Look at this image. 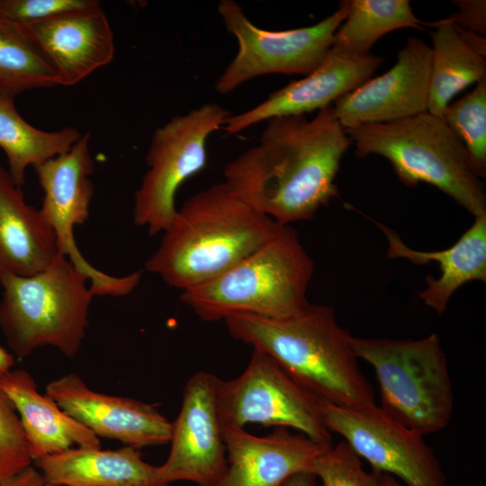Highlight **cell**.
<instances>
[{
	"label": "cell",
	"instance_id": "18",
	"mask_svg": "<svg viewBox=\"0 0 486 486\" xmlns=\"http://www.w3.org/2000/svg\"><path fill=\"white\" fill-rule=\"evenodd\" d=\"M22 26L51 64L60 86L79 83L113 58V33L101 5Z\"/></svg>",
	"mask_w": 486,
	"mask_h": 486
},
{
	"label": "cell",
	"instance_id": "32",
	"mask_svg": "<svg viewBox=\"0 0 486 486\" xmlns=\"http://www.w3.org/2000/svg\"><path fill=\"white\" fill-rule=\"evenodd\" d=\"M0 486H55L41 472L31 465L22 472L0 482Z\"/></svg>",
	"mask_w": 486,
	"mask_h": 486
},
{
	"label": "cell",
	"instance_id": "28",
	"mask_svg": "<svg viewBox=\"0 0 486 486\" xmlns=\"http://www.w3.org/2000/svg\"><path fill=\"white\" fill-rule=\"evenodd\" d=\"M316 486H378L376 473L367 472L361 458L344 440L323 451L313 462Z\"/></svg>",
	"mask_w": 486,
	"mask_h": 486
},
{
	"label": "cell",
	"instance_id": "10",
	"mask_svg": "<svg viewBox=\"0 0 486 486\" xmlns=\"http://www.w3.org/2000/svg\"><path fill=\"white\" fill-rule=\"evenodd\" d=\"M216 400L221 428L257 424L293 428L321 445H333L320 399L261 350L253 348L246 368L236 378H218Z\"/></svg>",
	"mask_w": 486,
	"mask_h": 486
},
{
	"label": "cell",
	"instance_id": "1",
	"mask_svg": "<svg viewBox=\"0 0 486 486\" xmlns=\"http://www.w3.org/2000/svg\"><path fill=\"white\" fill-rule=\"evenodd\" d=\"M351 140L333 105L267 120L259 142L226 164L224 183L280 225L311 220L338 196L335 184Z\"/></svg>",
	"mask_w": 486,
	"mask_h": 486
},
{
	"label": "cell",
	"instance_id": "4",
	"mask_svg": "<svg viewBox=\"0 0 486 486\" xmlns=\"http://www.w3.org/2000/svg\"><path fill=\"white\" fill-rule=\"evenodd\" d=\"M313 270L296 230L282 225L266 243L224 273L183 291L181 300L206 322L233 314L287 319L309 305Z\"/></svg>",
	"mask_w": 486,
	"mask_h": 486
},
{
	"label": "cell",
	"instance_id": "25",
	"mask_svg": "<svg viewBox=\"0 0 486 486\" xmlns=\"http://www.w3.org/2000/svg\"><path fill=\"white\" fill-rule=\"evenodd\" d=\"M344 22L334 37L332 50L346 55L370 54L383 35L401 28L422 29L409 0H347Z\"/></svg>",
	"mask_w": 486,
	"mask_h": 486
},
{
	"label": "cell",
	"instance_id": "22",
	"mask_svg": "<svg viewBox=\"0 0 486 486\" xmlns=\"http://www.w3.org/2000/svg\"><path fill=\"white\" fill-rule=\"evenodd\" d=\"M55 486H168L140 449L72 447L33 461Z\"/></svg>",
	"mask_w": 486,
	"mask_h": 486
},
{
	"label": "cell",
	"instance_id": "2",
	"mask_svg": "<svg viewBox=\"0 0 486 486\" xmlns=\"http://www.w3.org/2000/svg\"><path fill=\"white\" fill-rule=\"evenodd\" d=\"M223 321L234 339L269 355L320 400L348 409L377 406L353 336L339 325L332 307L309 303L287 319L233 314Z\"/></svg>",
	"mask_w": 486,
	"mask_h": 486
},
{
	"label": "cell",
	"instance_id": "20",
	"mask_svg": "<svg viewBox=\"0 0 486 486\" xmlns=\"http://www.w3.org/2000/svg\"><path fill=\"white\" fill-rule=\"evenodd\" d=\"M0 386L19 416L33 461L76 447L101 448L99 437L38 392L33 377L23 369L0 375Z\"/></svg>",
	"mask_w": 486,
	"mask_h": 486
},
{
	"label": "cell",
	"instance_id": "30",
	"mask_svg": "<svg viewBox=\"0 0 486 486\" xmlns=\"http://www.w3.org/2000/svg\"><path fill=\"white\" fill-rule=\"evenodd\" d=\"M99 5L96 0H0V17L29 25Z\"/></svg>",
	"mask_w": 486,
	"mask_h": 486
},
{
	"label": "cell",
	"instance_id": "29",
	"mask_svg": "<svg viewBox=\"0 0 486 486\" xmlns=\"http://www.w3.org/2000/svg\"><path fill=\"white\" fill-rule=\"evenodd\" d=\"M32 464L19 416L0 386V482Z\"/></svg>",
	"mask_w": 486,
	"mask_h": 486
},
{
	"label": "cell",
	"instance_id": "5",
	"mask_svg": "<svg viewBox=\"0 0 486 486\" xmlns=\"http://www.w3.org/2000/svg\"><path fill=\"white\" fill-rule=\"evenodd\" d=\"M358 158L378 155L402 184H431L474 217L486 214L483 183L468 153L442 117L428 111L399 121L346 129Z\"/></svg>",
	"mask_w": 486,
	"mask_h": 486
},
{
	"label": "cell",
	"instance_id": "8",
	"mask_svg": "<svg viewBox=\"0 0 486 486\" xmlns=\"http://www.w3.org/2000/svg\"><path fill=\"white\" fill-rule=\"evenodd\" d=\"M230 114L219 104L208 103L176 115L153 133L132 212L134 223L150 236L162 233L174 220L177 191L205 167L208 140Z\"/></svg>",
	"mask_w": 486,
	"mask_h": 486
},
{
	"label": "cell",
	"instance_id": "31",
	"mask_svg": "<svg viewBox=\"0 0 486 486\" xmlns=\"http://www.w3.org/2000/svg\"><path fill=\"white\" fill-rule=\"evenodd\" d=\"M458 12L446 17L462 29L482 36L486 32L485 0H455Z\"/></svg>",
	"mask_w": 486,
	"mask_h": 486
},
{
	"label": "cell",
	"instance_id": "19",
	"mask_svg": "<svg viewBox=\"0 0 486 486\" xmlns=\"http://www.w3.org/2000/svg\"><path fill=\"white\" fill-rule=\"evenodd\" d=\"M387 239L390 258H404L415 265L438 264V277H426V288L419 292L423 302L442 314L452 295L465 283L486 281V214L474 217L473 223L450 248L437 251L416 250L407 246L400 235L374 221Z\"/></svg>",
	"mask_w": 486,
	"mask_h": 486
},
{
	"label": "cell",
	"instance_id": "11",
	"mask_svg": "<svg viewBox=\"0 0 486 486\" xmlns=\"http://www.w3.org/2000/svg\"><path fill=\"white\" fill-rule=\"evenodd\" d=\"M90 139L89 133L82 135L67 153L34 167L43 191L40 210L54 231L58 254L88 278L94 294L124 296L138 286L141 272L109 275L89 264L76 244L74 230L88 219L94 194Z\"/></svg>",
	"mask_w": 486,
	"mask_h": 486
},
{
	"label": "cell",
	"instance_id": "16",
	"mask_svg": "<svg viewBox=\"0 0 486 486\" xmlns=\"http://www.w3.org/2000/svg\"><path fill=\"white\" fill-rule=\"evenodd\" d=\"M382 62L374 54L346 55L331 49L310 74L273 92L251 109L231 113L222 129L230 136L273 117L319 112L370 79Z\"/></svg>",
	"mask_w": 486,
	"mask_h": 486
},
{
	"label": "cell",
	"instance_id": "23",
	"mask_svg": "<svg viewBox=\"0 0 486 486\" xmlns=\"http://www.w3.org/2000/svg\"><path fill=\"white\" fill-rule=\"evenodd\" d=\"M433 27L428 112L442 117L462 90L486 77V39L447 18L425 23Z\"/></svg>",
	"mask_w": 486,
	"mask_h": 486
},
{
	"label": "cell",
	"instance_id": "17",
	"mask_svg": "<svg viewBox=\"0 0 486 486\" xmlns=\"http://www.w3.org/2000/svg\"><path fill=\"white\" fill-rule=\"evenodd\" d=\"M221 429L228 467L214 486H283L296 473H311L314 460L329 447L286 428L263 436L245 428Z\"/></svg>",
	"mask_w": 486,
	"mask_h": 486
},
{
	"label": "cell",
	"instance_id": "26",
	"mask_svg": "<svg viewBox=\"0 0 486 486\" xmlns=\"http://www.w3.org/2000/svg\"><path fill=\"white\" fill-rule=\"evenodd\" d=\"M58 85L54 68L24 28L0 17V93L14 98Z\"/></svg>",
	"mask_w": 486,
	"mask_h": 486
},
{
	"label": "cell",
	"instance_id": "9",
	"mask_svg": "<svg viewBox=\"0 0 486 486\" xmlns=\"http://www.w3.org/2000/svg\"><path fill=\"white\" fill-rule=\"evenodd\" d=\"M347 9L348 1H342L334 13L313 25L269 31L254 24L236 1L221 0L218 13L227 32L238 40V50L217 78L215 91L227 94L253 78L270 74H310L331 50Z\"/></svg>",
	"mask_w": 486,
	"mask_h": 486
},
{
	"label": "cell",
	"instance_id": "33",
	"mask_svg": "<svg viewBox=\"0 0 486 486\" xmlns=\"http://www.w3.org/2000/svg\"><path fill=\"white\" fill-rule=\"evenodd\" d=\"M316 477L310 472H299L291 476L283 486H316Z\"/></svg>",
	"mask_w": 486,
	"mask_h": 486
},
{
	"label": "cell",
	"instance_id": "21",
	"mask_svg": "<svg viewBox=\"0 0 486 486\" xmlns=\"http://www.w3.org/2000/svg\"><path fill=\"white\" fill-rule=\"evenodd\" d=\"M58 255L54 231L40 210L26 202L22 188L0 167V274L30 276Z\"/></svg>",
	"mask_w": 486,
	"mask_h": 486
},
{
	"label": "cell",
	"instance_id": "6",
	"mask_svg": "<svg viewBox=\"0 0 486 486\" xmlns=\"http://www.w3.org/2000/svg\"><path fill=\"white\" fill-rule=\"evenodd\" d=\"M0 328L14 355L25 357L50 346L74 357L86 336L94 296L88 278L58 255L30 276L0 274Z\"/></svg>",
	"mask_w": 486,
	"mask_h": 486
},
{
	"label": "cell",
	"instance_id": "14",
	"mask_svg": "<svg viewBox=\"0 0 486 486\" xmlns=\"http://www.w3.org/2000/svg\"><path fill=\"white\" fill-rule=\"evenodd\" d=\"M431 47L409 38L396 63L384 74L370 78L333 104L345 129L386 123L428 111Z\"/></svg>",
	"mask_w": 486,
	"mask_h": 486
},
{
	"label": "cell",
	"instance_id": "13",
	"mask_svg": "<svg viewBox=\"0 0 486 486\" xmlns=\"http://www.w3.org/2000/svg\"><path fill=\"white\" fill-rule=\"evenodd\" d=\"M217 381L213 374L199 371L185 382L180 411L172 422L170 452L158 466L167 485L186 481L198 486H214L227 471L216 400Z\"/></svg>",
	"mask_w": 486,
	"mask_h": 486
},
{
	"label": "cell",
	"instance_id": "34",
	"mask_svg": "<svg viewBox=\"0 0 486 486\" xmlns=\"http://www.w3.org/2000/svg\"><path fill=\"white\" fill-rule=\"evenodd\" d=\"M14 365V355L0 346V375L12 370Z\"/></svg>",
	"mask_w": 486,
	"mask_h": 486
},
{
	"label": "cell",
	"instance_id": "7",
	"mask_svg": "<svg viewBox=\"0 0 486 486\" xmlns=\"http://www.w3.org/2000/svg\"><path fill=\"white\" fill-rule=\"evenodd\" d=\"M358 359L374 369L381 410L400 425L424 436L448 426L454 412V390L440 338L420 339L356 338Z\"/></svg>",
	"mask_w": 486,
	"mask_h": 486
},
{
	"label": "cell",
	"instance_id": "24",
	"mask_svg": "<svg viewBox=\"0 0 486 486\" xmlns=\"http://www.w3.org/2000/svg\"><path fill=\"white\" fill-rule=\"evenodd\" d=\"M14 99L0 93V148L7 158L8 174L22 187L29 166L67 153L82 135L70 126L55 131L32 126L17 112Z\"/></svg>",
	"mask_w": 486,
	"mask_h": 486
},
{
	"label": "cell",
	"instance_id": "3",
	"mask_svg": "<svg viewBox=\"0 0 486 486\" xmlns=\"http://www.w3.org/2000/svg\"><path fill=\"white\" fill-rule=\"evenodd\" d=\"M281 226L224 182L215 184L177 209L145 267L183 292L235 266L266 243Z\"/></svg>",
	"mask_w": 486,
	"mask_h": 486
},
{
	"label": "cell",
	"instance_id": "15",
	"mask_svg": "<svg viewBox=\"0 0 486 486\" xmlns=\"http://www.w3.org/2000/svg\"><path fill=\"white\" fill-rule=\"evenodd\" d=\"M45 394L98 437L137 449L170 442L172 422L157 404L95 392L76 374L49 382Z\"/></svg>",
	"mask_w": 486,
	"mask_h": 486
},
{
	"label": "cell",
	"instance_id": "27",
	"mask_svg": "<svg viewBox=\"0 0 486 486\" xmlns=\"http://www.w3.org/2000/svg\"><path fill=\"white\" fill-rule=\"evenodd\" d=\"M442 118L463 142L473 170L486 176V77L446 108Z\"/></svg>",
	"mask_w": 486,
	"mask_h": 486
},
{
	"label": "cell",
	"instance_id": "35",
	"mask_svg": "<svg viewBox=\"0 0 486 486\" xmlns=\"http://www.w3.org/2000/svg\"><path fill=\"white\" fill-rule=\"evenodd\" d=\"M374 472L376 473L378 486H400L392 475L386 472Z\"/></svg>",
	"mask_w": 486,
	"mask_h": 486
},
{
	"label": "cell",
	"instance_id": "12",
	"mask_svg": "<svg viewBox=\"0 0 486 486\" xmlns=\"http://www.w3.org/2000/svg\"><path fill=\"white\" fill-rule=\"evenodd\" d=\"M320 409L328 429L341 436L373 471L396 475L407 486H446L440 462L423 436L378 406L348 409L320 400Z\"/></svg>",
	"mask_w": 486,
	"mask_h": 486
}]
</instances>
